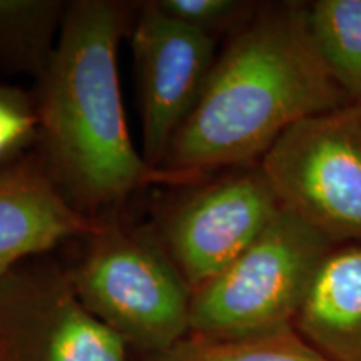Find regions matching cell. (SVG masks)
<instances>
[{
  "instance_id": "obj_4",
  "label": "cell",
  "mask_w": 361,
  "mask_h": 361,
  "mask_svg": "<svg viewBox=\"0 0 361 361\" xmlns=\"http://www.w3.org/2000/svg\"><path fill=\"white\" fill-rule=\"evenodd\" d=\"M333 247L322 233L281 207L239 258L192 293L191 331L231 338L295 326Z\"/></svg>"
},
{
  "instance_id": "obj_6",
  "label": "cell",
  "mask_w": 361,
  "mask_h": 361,
  "mask_svg": "<svg viewBox=\"0 0 361 361\" xmlns=\"http://www.w3.org/2000/svg\"><path fill=\"white\" fill-rule=\"evenodd\" d=\"M279 211L256 166L184 191L162 209L156 233L194 293L239 258Z\"/></svg>"
},
{
  "instance_id": "obj_2",
  "label": "cell",
  "mask_w": 361,
  "mask_h": 361,
  "mask_svg": "<svg viewBox=\"0 0 361 361\" xmlns=\"http://www.w3.org/2000/svg\"><path fill=\"white\" fill-rule=\"evenodd\" d=\"M130 11L116 0L67 4L56 51L32 92L39 159L89 216L152 184H188L147 164L129 135L117 52Z\"/></svg>"
},
{
  "instance_id": "obj_15",
  "label": "cell",
  "mask_w": 361,
  "mask_h": 361,
  "mask_svg": "<svg viewBox=\"0 0 361 361\" xmlns=\"http://www.w3.org/2000/svg\"><path fill=\"white\" fill-rule=\"evenodd\" d=\"M37 135L34 94L0 82V168L17 159Z\"/></svg>"
},
{
  "instance_id": "obj_5",
  "label": "cell",
  "mask_w": 361,
  "mask_h": 361,
  "mask_svg": "<svg viewBox=\"0 0 361 361\" xmlns=\"http://www.w3.org/2000/svg\"><path fill=\"white\" fill-rule=\"evenodd\" d=\"M258 166L284 211L335 246L361 245V102L301 119Z\"/></svg>"
},
{
  "instance_id": "obj_14",
  "label": "cell",
  "mask_w": 361,
  "mask_h": 361,
  "mask_svg": "<svg viewBox=\"0 0 361 361\" xmlns=\"http://www.w3.org/2000/svg\"><path fill=\"white\" fill-rule=\"evenodd\" d=\"M169 19L218 37L221 32L241 27L256 11L243 0H152Z\"/></svg>"
},
{
  "instance_id": "obj_7",
  "label": "cell",
  "mask_w": 361,
  "mask_h": 361,
  "mask_svg": "<svg viewBox=\"0 0 361 361\" xmlns=\"http://www.w3.org/2000/svg\"><path fill=\"white\" fill-rule=\"evenodd\" d=\"M0 361H129L126 341L80 303L69 274L19 264L0 281Z\"/></svg>"
},
{
  "instance_id": "obj_1",
  "label": "cell",
  "mask_w": 361,
  "mask_h": 361,
  "mask_svg": "<svg viewBox=\"0 0 361 361\" xmlns=\"http://www.w3.org/2000/svg\"><path fill=\"white\" fill-rule=\"evenodd\" d=\"M348 102L316 51L306 4L256 7L216 57L159 169L194 184L259 162L291 126Z\"/></svg>"
},
{
  "instance_id": "obj_11",
  "label": "cell",
  "mask_w": 361,
  "mask_h": 361,
  "mask_svg": "<svg viewBox=\"0 0 361 361\" xmlns=\"http://www.w3.org/2000/svg\"><path fill=\"white\" fill-rule=\"evenodd\" d=\"M64 0H0V69L40 79L56 51Z\"/></svg>"
},
{
  "instance_id": "obj_8",
  "label": "cell",
  "mask_w": 361,
  "mask_h": 361,
  "mask_svg": "<svg viewBox=\"0 0 361 361\" xmlns=\"http://www.w3.org/2000/svg\"><path fill=\"white\" fill-rule=\"evenodd\" d=\"M130 34L141 89L142 156L159 169L213 69L218 37L169 19L152 2L142 4Z\"/></svg>"
},
{
  "instance_id": "obj_13",
  "label": "cell",
  "mask_w": 361,
  "mask_h": 361,
  "mask_svg": "<svg viewBox=\"0 0 361 361\" xmlns=\"http://www.w3.org/2000/svg\"><path fill=\"white\" fill-rule=\"evenodd\" d=\"M149 361H329L295 326L247 336L194 335L171 348L151 353Z\"/></svg>"
},
{
  "instance_id": "obj_12",
  "label": "cell",
  "mask_w": 361,
  "mask_h": 361,
  "mask_svg": "<svg viewBox=\"0 0 361 361\" xmlns=\"http://www.w3.org/2000/svg\"><path fill=\"white\" fill-rule=\"evenodd\" d=\"M316 51L350 101L361 102V0L306 4Z\"/></svg>"
},
{
  "instance_id": "obj_10",
  "label": "cell",
  "mask_w": 361,
  "mask_h": 361,
  "mask_svg": "<svg viewBox=\"0 0 361 361\" xmlns=\"http://www.w3.org/2000/svg\"><path fill=\"white\" fill-rule=\"evenodd\" d=\"M295 329L329 361H361V245L328 252Z\"/></svg>"
},
{
  "instance_id": "obj_9",
  "label": "cell",
  "mask_w": 361,
  "mask_h": 361,
  "mask_svg": "<svg viewBox=\"0 0 361 361\" xmlns=\"http://www.w3.org/2000/svg\"><path fill=\"white\" fill-rule=\"evenodd\" d=\"M106 221L79 211L37 154L0 168V281L22 261L75 236H92Z\"/></svg>"
},
{
  "instance_id": "obj_3",
  "label": "cell",
  "mask_w": 361,
  "mask_h": 361,
  "mask_svg": "<svg viewBox=\"0 0 361 361\" xmlns=\"http://www.w3.org/2000/svg\"><path fill=\"white\" fill-rule=\"evenodd\" d=\"M87 239L69 278L89 313L149 353L191 331L192 290L156 229L104 223Z\"/></svg>"
}]
</instances>
